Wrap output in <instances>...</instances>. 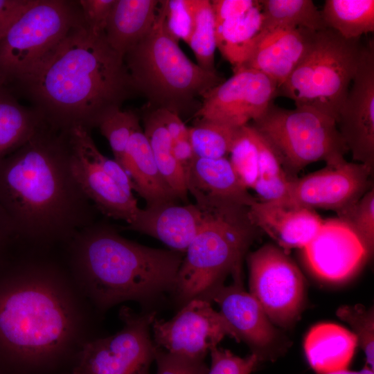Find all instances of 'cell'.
<instances>
[{
	"instance_id": "cell-6",
	"label": "cell",
	"mask_w": 374,
	"mask_h": 374,
	"mask_svg": "<svg viewBox=\"0 0 374 374\" xmlns=\"http://www.w3.org/2000/svg\"><path fill=\"white\" fill-rule=\"evenodd\" d=\"M208 220L184 252L173 292L183 305L201 298L225 278L242 271L243 260L260 234L249 207L235 202L205 199Z\"/></svg>"
},
{
	"instance_id": "cell-24",
	"label": "cell",
	"mask_w": 374,
	"mask_h": 374,
	"mask_svg": "<svg viewBox=\"0 0 374 374\" xmlns=\"http://www.w3.org/2000/svg\"><path fill=\"white\" fill-rule=\"evenodd\" d=\"M159 0H116L107 21L105 37L109 46L124 58L152 28Z\"/></svg>"
},
{
	"instance_id": "cell-15",
	"label": "cell",
	"mask_w": 374,
	"mask_h": 374,
	"mask_svg": "<svg viewBox=\"0 0 374 374\" xmlns=\"http://www.w3.org/2000/svg\"><path fill=\"white\" fill-rule=\"evenodd\" d=\"M243 274L233 276V282L222 283L199 299L215 303L220 312L260 362L276 360L287 349L283 338L258 301L243 287Z\"/></svg>"
},
{
	"instance_id": "cell-5",
	"label": "cell",
	"mask_w": 374,
	"mask_h": 374,
	"mask_svg": "<svg viewBox=\"0 0 374 374\" xmlns=\"http://www.w3.org/2000/svg\"><path fill=\"white\" fill-rule=\"evenodd\" d=\"M0 293V341L17 357L48 358L69 341L73 321L71 306L51 277L33 270Z\"/></svg>"
},
{
	"instance_id": "cell-23",
	"label": "cell",
	"mask_w": 374,
	"mask_h": 374,
	"mask_svg": "<svg viewBox=\"0 0 374 374\" xmlns=\"http://www.w3.org/2000/svg\"><path fill=\"white\" fill-rule=\"evenodd\" d=\"M122 167L130 177L134 190L145 200L147 206L175 203L179 199L160 173L141 126L130 137Z\"/></svg>"
},
{
	"instance_id": "cell-34",
	"label": "cell",
	"mask_w": 374,
	"mask_h": 374,
	"mask_svg": "<svg viewBox=\"0 0 374 374\" xmlns=\"http://www.w3.org/2000/svg\"><path fill=\"white\" fill-rule=\"evenodd\" d=\"M140 126L139 115L132 110H122L121 107L108 110L97 123L96 127L110 145L114 159L121 166L130 137Z\"/></svg>"
},
{
	"instance_id": "cell-48",
	"label": "cell",
	"mask_w": 374,
	"mask_h": 374,
	"mask_svg": "<svg viewBox=\"0 0 374 374\" xmlns=\"http://www.w3.org/2000/svg\"><path fill=\"white\" fill-rule=\"evenodd\" d=\"M71 374H78V373L73 371Z\"/></svg>"
},
{
	"instance_id": "cell-16",
	"label": "cell",
	"mask_w": 374,
	"mask_h": 374,
	"mask_svg": "<svg viewBox=\"0 0 374 374\" xmlns=\"http://www.w3.org/2000/svg\"><path fill=\"white\" fill-rule=\"evenodd\" d=\"M336 122L353 159L374 166V46L363 45L357 71Z\"/></svg>"
},
{
	"instance_id": "cell-3",
	"label": "cell",
	"mask_w": 374,
	"mask_h": 374,
	"mask_svg": "<svg viewBox=\"0 0 374 374\" xmlns=\"http://www.w3.org/2000/svg\"><path fill=\"white\" fill-rule=\"evenodd\" d=\"M75 236L78 269L101 308L173 292L183 253L142 245L105 224H91Z\"/></svg>"
},
{
	"instance_id": "cell-20",
	"label": "cell",
	"mask_w": 374,
	"mask_h": 374,
	"mask_svg": "<svg viewBox=\"0 0 374 374\" xmlns=\"http://www.w3.org/2000/svg\"><path fill=\"white\" fill-rule=\"evenodd\" d=\"M316 32L289 27L261 30L253 50L240 68L264 73L274 80L278 88L302 60Z\"/></svg>"
},
{
	"instance_id": "cell-45",
	"label": "cell",
	"mask_w": 374,
	"mask_h": 374,
	"mask_svg": "<svg viewBox=\"0 0 374 374\" xmlns=\"http://www.w3.org/2000/svg\"><path fill=\"white\" fill-rule=\"evenodd\" d=\"M172 154L183 168L184 172L196 158L189 139H183L172 143Z\"/></svg>"
},
{
	"instance_id": "cell-33",
	"label": "cell",
	"mask_w": 374,
	"mask_h": 374,
	"mask_svg": "<svg viewBox=\"0 0 374 374\" xmlns=\"http://www.w3.org/2000/svg\"><path fill=\"white\" fill-rule=\"evenodd\" d=\"M195 25L188 45L197 64L202 69L215 71V52L217 48L215 22L208 0H193Z\"/></svg>"
},
{
	"instance_id": "cell-35",
	"label": "cell",
	"mask_w": 374,
	"mask_h": 374,
	"mask_svg": "<svg viewBox=\"0 0 374 374\" xmlns=\"http://www.w3.org/2000/svg\"><path fill=\"white\" fill-rule=\"evenodd\" d=\"M229 154V161L242 184L247 189H253L258 175V151L249 124L242 127Z\"/></svg>"
},
{
	"instance_id": "cell-13",
	"label": "cell",
	"mask_w": 374,
	"mask_h": 374,
	"mask_svg": "<svg viewBox=\"0 0 374 374\" xmlns=\"http://www.w3.org/2000/svg\"><path fill=\"white\" fill-rule=\"evenodd\" d=\"M373 168L346 160L290 181L285 204L333 211L340 217L371 188Z\"/></svg>"
},
{
	"instance_id": "cell-27",
	"label": "cell",
	"mask_w": 374,
	"mask_h": 374,
	"mask_svg": "<svg viewBox=\"0 0 374 374\" xmlns=\"http://www.w3.org/2000/svg\"><path fill=\"white\" fill-rule=\"evenodd\" d=\"M263 15L259 1L244 15L215 25L217 48L233 66V71L245 63L262 30Z\"/></svg>"
},
{
	"instance_id": "cell-7",
	"label": "cell",
	"mask_w": 374,
	"mask_h": 374,
	"mask_svg": "<svg viewBox=\"0 0 374 374\" xmlns=\"http://www.w3.org/2000/svg\"><path fill=\"white\" fill-rule=\"evenodd\" d=\"M363 44L324 28L316 32L306 54L277 96L288 98L296 107L314 109L337 122L357 71Z\"/></svg>"
},
{
	"instance_id": "cell-21",
	"label": "cell",
	"mask_w": 374,
	"mask_h": 374,
	"mask_svg": "<svg viewBox=\"0 0 374 374\" xmlns=\"http://www.w3.org/2000/svg\"><path fill=\"white\" fill-rule=\"evenodd\" d=\"M249 215L253 224L287 253L308 244L323 220L312 209L258 199L249 206Z\"/></svg>"
},
{
	"instance_id": "cell-36",
	"label": "cell",
	"mask_w": 374,
	"mask_h": 374,
	"mask_svg": "<svg viewBox=\"0 0 374 374\" xmlns=\"http://www.w3.org/2000/svg\"><path fill=\"white\" fill-rule=\"evenodd\" d=\"M337 316L353 329L359 345L364 353L366 365L374 368V312L361 304L342 305Z\"/></svg>"
},
{
	"instance_id": "cell-46",
	"label": "cell",
	"mask_w": 374,
	"mask_h": 374,
	"mask_svg": "<svg viewBox=\"0 0 374 374\" xmlns=\"http://www.w3.org/2000/svg\"><path fill=\"white\" fill-rule=\"evenodd\" d=\"M16 234L15 229L4 211L0 206V247L11 235Z\"/></svg>"
},
{
	"instance_id": "cell-43",
	"label": "cell",
	"mask_w": 374,
	"mask_h": 374,
	"mask_svg": "<svg viewBox=\"0 0 374 374\" xmlns=\"http://www.w3.org/2000/svg\"><path fill=\"white\" fill-rule=\"evenodd\" d=\"M35 0H0V41Z\"/></svg>"
},
{
	"instance_id": "cell-38",
	"label": "cell",
	"mask_w": 374,
	"mask_h": 374,
	"mask_svg": "<svg viewBox=\"0 0 374 374\" xmlns=\"http://www.w3.org/2000/svg\"><path fill=\"white\" fill-rule=\"evenodd\" d=\"M165 25L175 39L188 44L195 25L193 0H166Z\"/></svg>"
},
{
	"instance_id": "cell-37",
	"label": "cell",
	"mask_w": 374,
	"mask_h": 374,
	"mask_svg": "<svg viewBox=\"0 0 374 374\" xmlns=\"http://www.w3.org/2000/svg\"><path fill=\"white\" fill-rule=\"evenodd\" d=\"M338 218L357 235L370 258L374 249V187Z\"/></svg>"
},
{
	"instance_id": "cell-39",
	"label": "cell",
	"mask_w": 374,
	"mask_h": 374,
	"mask_svg": "<svg viewBox=\"0 0 374 374\" xmlns=\"http://www.w3.org/2000/svg\"><path fill=\"white\" fill-rule=\"evenodd\" d=\"M210 353L211 364L207 374H251L260 363L254 354L240 357L217 346L213 348Z\"/></svg>"
},
{
	"instance_id": "cell-14",
	"label": "cell",
	"mask_w": 374,
	"mask_h": 374,
	"mask_svg": "<svg viewBox=\"0 0 374 374\" xmlns=\"http://www.w3.org/2000/svg\"><path fill=\"white\" fill-rule=\"evenodd\" d=\"M276 82L252 69L240 68L202 97L194 116L233 127L258 118L277 96Z\"/></svg>"
},
{
	"instance_id": "cell-42",
	"label": "cell",
	"mask_w": 374,
	"mask_h": 374,
	"mask_svg": "<svg viewBox=\"0 0 374 374\" xmlns=\"http://www.w3.org/2000/svg\"><path fill=\"white\" fill-rule=\"evenodd\" d=\"M258 3L253 0H213L211 1L215 25L239 17Z\"/></svg>"
},
{
	"instance_id": "cell-18",
	"label": "cell",
	"mask_w": 374,
	"mask_h": 374,
	"mask_svg": "<svg viewBox=\"0 0 374 374\" xmlns=\"http://www.w3.org/2000/svg\"><path fill=\"white\" fill-rule=\"evenodd\" d=\"M82 126L69 130L71 168L82 190L104 215L130 224L139 207L134 194L125 191L91 157Z\"/></svg>"
},
{
	"instance_id": "cell-8",
	"label": "cell",
	"mask_w": 374,
	"mask_h": 374,
	"mask_svg": "<svg viewBox=\"0 0 374 374\" xmlns=\"http://www.w3.org/2000/svg\"><path fill=\"white\" fill-rule=\"evenodd\" d=\"M250 125L271 147L290 180L313 162L336 166L346 161L348 149L335 121L311 107L287 109L272 102Z\"/></svg>"
},
{
	"instance_id": "cell-30",
	"label": "cell",
	"mask_w": 374,
	"mask_h": 374,
	"mask_svg": "<svg viewBox=\"0 0 374 374\" xmlns=\"http://www.w3.org/2000/svg\"><path fill=\"white\" fill-rule=\"evenodd\" d=\"M263 15L262 30L277 27L326 28L321 11L312 0L259 1Z\"/></svg>"
},
{
	"instance_id": "cell-44",
	"label": "cell",
	"mask_w": 374,
	"mask_h": 374,
	"mask_svg": "<svg viewBox=\"0 0 374 374\" xmlns=\"http://www.w3.org/2000/svg\"><path fill=\"white\" fill-rule=\"evenodd\" d=\"M159 109L172 143L188 138V127L183 123L179 115L167 109Z\"/></svg>"
},
{
	"instance_id": "cell-29",
	"label": "cell",
	"mask_w": 374,
	"mask_h": 374,
	"mask_svg": "<svg viewBox=\"0 0 374 374\" xmlns=\"http://www.w3.org/2000/svg\"><path fill=\"white\" fill-rule=\"evenodd\" d=\"M321 13L326 28L346 39L374 31L373 0H326Z\"/></svg>"
},
{
	"instance_id": "cell-9",
	"label": "cell",
	"mask_w": 374,
	"mask_h": 374,
	"mask_svg": "<svg viewBox=\"0 0 374 374\" xmlns=\"http://www.w3.org/2000/svg\"><path fill=\"white\" fill-rule=\"evenodd\" d=\"M82 24L78 1L35 0L0 41V81L9 85L28 74Z\"/></svg>"
},
{
	"instance_id": "cell-31",
	"label": "cell",
	"mask_w": 374,
	"mask_h": 374,
	"mask_svg": "<svg viewBox=\"0 0 374 374\" xmlns=\"http://www.w3.org/2000/svg\"><path fill=\"white\" fill-rule=\"evenodd\" d=\"M258 151V175L253 188L261 202H282L287 194L290 179L267 141L253 127Z\"/></svg>"
},
{
	"instance_id": "cell-47",
	"label": "cell",
	"mask_w": 374,
	"mask_h": 374,
	"mask_svg": "<svg viewBox=\"0 0 374 374\" xmlns=\"http://www.w3.org/2000/svg\"><path fill=\"white\" fill-rule=\"evenodd\" d=\"M317 374H374L373 369L369 367L368 365H365L364 367L358 371H350L348 369L328 372L323 373H317Z\"/></svg>"
},
{
	"instance_id": "cell-41",
	"label": "cell",
	"mask_w": 374,
	"mask_h": 374,
	"mask_svg": "<svg viewBox=\"0 0 374 374\" xmlns=\"http://www.w3.org/2000/svg\"><path fill=\"white\" fill-rule=\"evenodd\" d=\"M116 0H78L85 26L91 32L104 34Z\"/></svg>"
},
{
	"instance_id": "cell-19",
	"label": "cell",
	"mask_w": 374,
	"mask_h": 374,
	"mask_svg": "<svg viewBox=\"0 0 374 374\" xmlns=\"http://www.w3.org/2000/svg\"><path fill=\"white\" fill-rule=\"evenodd\" d=\"M209 211L197 204H163L139 208L125 227L154 238L170 249L184 253L205 225Z\"/></svg>"
},
{
	"instance_id": "cell-17",
	"label": "cell",
	"mask_w": 374,
	"mask_h": 374,
	"mask_svg": "<svg viewBox=\"0 0 374 374\" xmlns=\"http://www.w3.org/2000/svg\"><path fill=\"white\" fill-rule=\"evenodd\" d=\"M303 250L312 273L330 283L350 279L369 258L359 239L338 217L323 220L317 234Z\"/></svg>"
},
{
	"instance_id": "cell-12",
	"label": "cell",
	"mask_w": 374,
	"mask_h": 374,
	"mask_svg": "<svg viewBox=\"0 0 374 374\" xmlns=\"http://www.w3.org/2000/svg\"><path fill=\"white\" fill-rule=\"evenodd\" d=\"M151 328L155 345L174 355L204 361L210 350L225 337L238 342L231 326L211 303L193 299L168 321L154 319Z\"/></svg>"
},
{
	"instance_id": "cell-2",
	"label": "cell",
	"mask_w": 374,
	"mask_h": 374,
	"mask_svg": "<svg viewBox=\"0 0 374 374\" xmlns=\"http://www.w3.org/2000/svg\"><path fill=\"white\" fill-rule=\"evenodd\" d=\"M90 202L71 171L69 130L46 122L0 161V206L16 234L75 236L92 224Z\"/></svg>"
},
{
	"instance_id": "cell-1",
	"label": "cell",
	"mask_w": 374,
	"mask_h": 374,
	"mask_svg": "<svg viewBox=\"0 0 374 374\" xmlns=\"http://www.w3.org/2000/svg\"><path fill=\"white\" fill-rule=\"evenodd\" d=\"M29 100L51 125L62 130L96 127L108 110L121 107L135 91L124 62L84 24L28 74L8 85Z\"/></svg>"
},
{
	"instance_id": "cell-26",
	"label": "cell",
	"mask_w": 374,
	"mask_h": 374,
	"mask_svg": "<svg viewBox=\"0 0 374 374\" xmlns=\"http://www.w3.org/2000/svg\"><path fill=\"white\" fill-rule=\"evenodd\" d=\"M46 121L35 108L19 103L0 81V161L24 145Z\"/></svg>"
},
{
	"instance_id": "cell-40",
	"label": "cell",
	"mask_w": 374,
	"mask_h": 374,
	"mask_svg": "<svg viewBox=\"0 0 374 374\" xmlns=\"http://www.w3.org/2000/svg\"><path fill=\"white\" fill-rule=\"evenodd\" d=\"M156 374H207L204 361H195L170 354L157 346Z\"/></svg>"
},
{
	"instance_id": "cell-10",
	"label": "cell",
	"mask_w": 374,
	"mask_h": 374,
	"mask_svg": "<svg viewBox=\"0 0 374 374\" xmlns=\"http://www.w3.org/2000/svg\"><path fill=\"white\" fill-rule=\"evenodd\" d=\"M249 293L274 325L288 328L298 320L305 301L303 276L288 253L266 244L247 256Z\"/></svg>"
},
{
	"instance_id": "cell-22",
	"label": "cell",
	"mask_w": 374,
	"mask_h": 374,
	"mask_svg": "<svg viewBox=\"0 0 374 374\" xmlns=\"http://www.w3.org/2000/svg\"><path fill=\"white\" fill-rule=\"evenodd\" d=\"M185 175L188 192L196 201L219 199L249 207L258 200L242 184L226 157H196Z\"/></svg>"
},
{
	"instance_id": "cell-4",
	"label": "cell",
	"mask_w": 374,
	"mask_h": 374,
	"mask_svg": "<svg viewBox=\"0 0 374 374\" xmlns=\"http://www.w3.org/2000/svg\"><path fill=\"white\" fill-rule=\"evenodd\" d=\"M166 4L160 1L152 28L125 54L124 62L135 93L148 100L149 107L180 116L193 109L196 112L197 98L224 80L186 57L166 29Z\"/></svg>"
},
{
	"instance_id": "cell-11",
	"label": "cell",
	"mask_w": 374,
	"mask_h": 374,
	"mask_svg": "<svg viewBox=\"0 0 374 374\" xmlns=\"http://www.w3.org/2000/svg\"><path fill=\"white\" fill-rule=\"evenodd\" d=\"M123 328L117 333L87 343L74 371L78 374H150L157 346L151 338L155 312L120 311Z\"/></svg>"
},
{
	"instance_id": "cell-25",
	"label": "cell",
	"mask_w": 374,
	"mask_h": 374,
	"mask_svg": "<svg viewBox=\"0 0 374 374\" xmlns=\"http://www.w3.org/2000/svg\"><path fill=\"white\" fill-rule=\"evenodd\" d=\"M357 346L355 335L332 323L314 326L304 341V351L317 373L348 369Z\"/></svg>"
},
{
	"instance_id": "cell-28",
	"label": "cell",
	"mask_w": 374,
	"mask_h": 374,
	"mask_svg": "<svg viewBox=\"0 0 374 374\" xmlns=\"http://www.w3.org/2000/svg\"><path fill=\"white\" fill-rule=\"evenodd\" d=\"M144 130L155 162L165 181L179 199L186 201L188 189L184 170L172 154V141L160 110L150 107L143 112Z\"/></svg>"
},
{
	"instance_id": "cell-32",
	"label": "cell",
	"mask_w": 374,
	"mask_h": 374,
	"mask_svg": "<svg viewBox=\"0 0 374 374\" xmlns=\"http://www.w3.org/2000/svg\"><path fill=\"white\" fill-rule=\"evenodd\" d=\"M241 128L199 120L188 127V139L197 157L220 159L229 154Z\"/></svg>"
}]
</instances>
